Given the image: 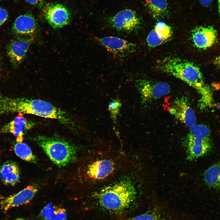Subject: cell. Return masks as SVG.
I'll list each match as a JSON object with an SVG mask.
<instances>
[{
    "mask_svg": "<svg viewBox=\"0 0 220 220\" xmlns=\"http://www.w3.org/2000/svg\"><path fill=\"white\" fill-rule=\"evenodd\" d=\"M29 3L33 5H37L41 3L42 0H24Z\"/></svg>",
    "mask_w": 220,
    "mask_h": 220,
    "instance_id": "4316f807",
    "label": "cell"
},
{
    "mask_svg": "<svg viewBox=\"0 0 220 220\" xmlns=\"http://www.w3.org/2000/svg\"><path fill=\"white\" fill-rule=\"evenodd\" d=\"M126 220H168L161 213L155 209Z\"/></svg>",
    "mask_w": 220,
    "mask_h": 220,
    "instance_id": "603a6c76",
    "label": "cell"
},
{
    "mask_svg": "<svg viewBox=\"0 0 220 220\" xmlns=\"http://www.w3.org/2000/svg\"><path fill=\"white\" fill-rule=\"evenodd\" d=\"M0 9H1V8H0Z\"/></svg>",
    "mask_w": 220,
    "mask_h": 220,
    "instance_id": "4dcf8cb0",
    "label": "cell"
},
{
    "mask_svg": "<svg viewBox=\"0 0 220 220\" xmlns=\"http://www.w3.org/2000/svg\"><path fill=\"white\" fill-rule=\"evenodd\" d=\"M213 0H199L203 6L204 7L208 6L211 3Z\"/></svg>",
    "mask_w": 220,
    "mask_h": 220,
    "instance_id": "484cf974",
    "label": "cell"
},
{
    "mask_svg": "<svg viewBox=\"0 0 220 220\" xmlns=\"http://www.w3.org/2000/svg\"><path fill=\"white\" fill-rule=\"evenodd\" d=\"M187 144L189 158L195 159L208 153L212 149L211 138L191 134L189 133Z\"/></svg>",
    "mask_w": 220,
    "mask_h": 220,
    "instance_id": "7c38bea8",
    "label": "cell"
},
{
    "mask_svg": "<svg viewBox=\"0 0 220 220\" xmlns=\"http://www.w3.org/2000/svg\"><path fill=\"white\" fill-rule=\"evenodd\" d=\"M66 210L49 204L41 211L39 217L44 220H66Z\"/></svg>",
    "mask_w": 220,
    "mask_h": 220,
    "instance_id": "d6986e66",
    "label": "cell"
},
{
    "mask_svg": "<svg viewBox=\"0 0 220 220\" xmlns=\"http://www.w3.org/2000/svg\"><path fill=\"white\" fill-rule=\"evenodd\" d=\"M95 39L101 45L116 56L123 57L134 52L135 44L119 38L108 36Z\"/></svg>",
    "mask_w": 220,
    "mask_h": 220,
    "instance_id": "ba28073f",
    "label": "cell"
},
{
    "mask_svg": "<svg viewBox=\"0 0 220 220\" xmlns=\"http://www.w3.org/2000/svg\"><path fill=\"white\" fill-rule=\"evenodd\" d=\"M122 105L120 100L117 98L113 99L108 105V109L110 117L115 123H117V117L119 114Z\"/></svg>",
    "mask_w": 220,
    "mask_h": 220,
    "instance_id": "cb8c5ba5",
    "label": "cell"
},
{
    "mask_svg": "<svg viewBox=\"0 0 220 220\" xmlns=\"http://www.w3.org/2000/svg\"><path fill=\"white\" fill-rule=\"evenodd\" d=\"M8 13L6 10L2 8L0 9V25L2 24L6 20Z\"/></svg>",
    "mask_w": 220,
    "mask_h": 220,
    "instance_id": "d4e9b609",
    "label": "cell"
},
{
    "mask_svg": "<svg viewBox=\"0 0 220 220\" xmlns=\"http://www.w3.org/2000/svg\"><path fill=\"white\" fill-rule=\"evenodd\" d=\"M0 177L5 185H15L19 182L20 178L18 167L12 161L5 162L0 167Z\"/></svg>",
    "mask_w": 220,
    "mask_h": 220,
    "instance_id": "ac0fdd59",
    "label": "cell"
},
{
    "mask_svg": "<svg viewBox=\"0 0 220 220\" xmlns=\"http://www.w3.org/2000/svg\"><path fill=\"white\" fill-rule=\"evenodd\" d=\"M218 11L220 15V0H218Z\"/></svg>",
    "mask_w": 220,
    "mask_h": 220,
    "instance_id": "f1b7e54d",
    "label": "cell"
},
{
    "mask_svg": "<svg viewBox=\"0 0 220 220\" xmlns=\"http://www.w3.org/2000/svg\"><path fill=\"white\" fill-rule=\"evenodd\" d=\"M45 17L50 25L53 28H61L70 21L71 16L69 11L59 4H49L44 10Z\"/></svg>",
    "mask_w": 220,
    "mask_h": 220,
    "instance_id": "9c48e42d",
    "label": "cell"
},
{
    "mask_svg": "<svg viewBox=\"0 0 220 220\" xmlns=\"http://www.w3.org/2000/svg\"><path fill=\"white\" fill-rule=\"evenodd\" d=\"M38 25L33 16L30 14L21 15L16 19L12 26L13 32L17 35H29L35 32Z\"/></svg>",
    "mask_w": 220,
    "mask_h": 220,
    "instance_id": "e0dca14e",
    "label": "cell"
},
{
    "mask_svg": "<svg viewBox=\"0 0 220 220\" xmlns=\"http://www.w3.org/2000/svg\"><path fill=\"white\" fill-rule=\"evenodd\" d=\"M14 149L16 154L21 159L32 163L36 161V157L30 147L25 143L17 142L15 145Z\"/></svg>",
    "mask_w": 220,
    "mask_h": 220,
    "instance_id": "7402d4cb",
    "label": "cell"
},
{
    "mask_svg": "<svg viewBox=\"0 0 220 220\" xmlns=\"http://www.w3.org/2000/svg\"><path fill=\"white\" fill-rule=\"evenodd\" d=\"M147 6L153 16L156 19L163 16L167 9L166 0H147Z\"/></svg>",
    "mask_w": 220,
    "mask_h": 220,
    "instance_id": "44dd1931",
    "label": "cell"
},
{
    "mask_svg": "<svg viewBox=\"0 0 220 220\" xmlns=\"http://www.w3.org/2000/svg\"><path fill=\"white\" fill-rule=\"evenodd\" d=\"M34 139L51 160L59 167L64 166L76 160V147L62 138L39 135Z\"/></svg>",
    "mask_w": 220,
    "mask_h": 220,
    "instance_id": "277c9868",
    "label": "cell"
},
{
    "mask_svg": "<svg viewBox=\"0 0 220 220\" xmlns=\"http://www.w3.org/2000/svg\"><path fill=\"white\" fill-rule=\"evenodd\" d=\"M108 24L117 31L130 33L140 28L141 20L134 11L130 9L122 10L107 20Z\"/></svg>",
    "mask_w": 220,
    "mask_h": 220,
    "instance_id": "52a82bcc",
    "label": "cell"
},
{
    "mask_svg": "<svg viewBox=\"0 0 220 220\" xmlns=\"http://www.w3.org/2000/svg\"><path fill=\"white\" fill-rule=\"evenodd\" d=\"M169 110L177 119L187 127L190 128L195 124L196 115L186 98L176 99L172 103Z\"/></svg>",
    "mask_w": 220,
    "mask_h": 220,
    "instance_id": "30bf717a",
    "label": "cell"
},
{
    "mask_svg": "<svg viewBox=\"0 0 220 220\" xmlns=\"http://www.w3.org/2000/svg\"><path fill=\"white\" fill-rule=\"evenodd\" d=\"M204 179L209 187L215 189H220V162L213 164L205 171Z\"/></svg>",
    "mask_w": 220,
    "mask_h": 220,
    "instance_id": "ffe728a7",
    "label": "cell"
},
{
    "mask_svg": "<svg viewBox=\"0 0 220 220\" xmlns=\"http://www.w3.org/2000/svg\"><path fill=\"white\" fill-rule=\"evenodd\" d=\"M115 162L107 158L96 159L87 166L85 174L90 183L103 181L114 174L116 169Z\"/></svg>",
    "mask_w": 220,
    "mask_h": 220,
    "instance_id": "8992f818",
    "label": "cell"
},
{
    "mask_svg": "<svg viewBox=\"0 0 220 220\" xmlns=\"http://www.w3.org/2000/svg\"><path fill=\"white\" fill-rule=\"evenodd\" d=\"M15 220H25L24 218H18Z\"/></svg>",
    "mask_w": 220,
    "mask_h": 220,
    "instance_id": "f546056e",
    "label": "cell"
},
{
    "mask_svg": "<svg viewBox=\"0 0 220 220\" xmlns=\"http://www.w3.org/2000/svg\"><path fill=\"white\" fill-rule=\"evenodd\" d=\"M135 86L140 94L141 103L149 104L168 94L170 87L167 83L147 79L136 80Z\"/></svg>",
    "mask_w": 220,
    "mask_h": 220,
    "instance_id": "5b68a950",
    "label": "cell"
},
{
    "mask_svg": "<svg viewBox=\"0 0 220 220\" xmlns=\"http://www.w3.org/2000/svg\"><path fill=\"white\" fill-rule=\"evenodd\" d=\"M33 41L32 38H22L13 40L9 44L7 53L14 66H18L23 61Z\"/></svg>",
    "mask_w": 220,
    "mask_h": 220,
    "instance_id": "4fadbf2b",
    "label": "cell"
},
{
    "mask_svg": "<svg viewBox=\"0 0 220 220\" xmlns=\"http://www.w3.org/2000/svg\"><path fill=\"white\" fill-rule=\"evenodd\" d=\"M158 67L164 72L182 80L195 89L200 95L198 105L200 109L214 106L211 88L205 83L201 72L195 64L178 57H169L160 61Z\"/></svg>",
    "mask_w": 220,
    "mask_h": 220,
    "instance_id": "6da1fadb",
    "label": "cell"
},
{
    "mask_svg": "<svg viewBox=\"0 0 220 220\" xmlns=\"http://www.w3.org/2000/svg\"><path fill=\"white\" fill-rule=\"evenodd\" d=\"M214 63L216 66L220 68V55L216 58L214 61Z\"/></svg>",
    "mask_w": 220,
    "mask_h": 220,
    "instance_id": "83f0119b",
    "label": "cell"
},
{
    "mask_svg": "<svg viewBox=\"0 0 220 220\" xmlns=\"http://www.w3.org/2000/svg\"><path fill=\"white\" fill-rule=\"evenodd\" d=\"M11 112L55 119L71 128L75 125L67 113L48 101L39 99L12 98L0 96V115Z\"/></svg>",
    "mask_w": 220,
    "mask_h": 220,
    "instance_id": "7a4b0ae2",
    "label": "cell"
},
{
    "mask_svg": "<svg viewBox=\"0 0 220 220\" xmlns=\"http://www.w3.org/2000/svg\"><path fill=\"white\" fill-rule=\"evenodd\" d=\"M38 191L37 186L31 185L16 194L5 197L2 200L1 208L6 211L13 207H18L29 202Z\"/></svg>",
    "mask_w": 220,
    "mask_h": 220,
    "instance_id": "8fae6325",
    "label": "cell"
},
{
    "mask_svg": "<svg viewBox=\"0 0 220 220\" xmlns=\"http://www.w3.org/2000/svg\"><path fill=\"white\" fill-rule=\"evenodd\" d=\"M136 193L131 181L124 179L101 190L98 195V202L106 210L117 212L128 207L135 199Z\"/></svg>",
    "mask_w": 220,
    "mask_h": 220,
    "instance_id": "3957f363",
    "label": "cell"
},
{
    "mask_svg": "<svg viewBox=\"0 0 220 220\" xmlns=\"http://www.w3.org/2000/svg\"><path fill=\"white\" fill-rule=\"evenodd\" d=\"M217 37L216 30L211 26H200L192 31V37L195 46L197 48L205 49L212 46Z\"/></svg>",
    "mask_w": 220,
    "mask_h": 220,
    "instance_id": "5bb4252c",
    "label": "cell"
},
{
    "mask_svg": "<svg viewBox=\"0 0 220 220\" xmlns=\"http://www.w3.org/2000/svg\"><path fill=\"white\" fill-rule=\"evenodd\" d=\"M35 124L34 122L25 118L22 113H19L14 119L2 128V131L12 134L16 137L17 143L22 142L24 133L34 127Z\"/></svg>",
    "mask_w": 220,
    "mask_h": 220,
    "instance_id": "9a60e30c",
    "label": "cell"
},
{
    "mask_svg": "<svg viewBox=\"0 0 220 220\" xmlns=\"http://www.w3.org/2000/svg\"><path fill=\"white\" fill-rule=\"evenodd\" d=\"M171 27L164 22H157L149 33L146 39L148 46L150 47L158 46L166 42L172 36Z\"/></svg>",
    "mask_w": 220,
    "mask_h": 220,
    "instance_id": "2e32d148",
    "label": "cell"
}]
</instances>
